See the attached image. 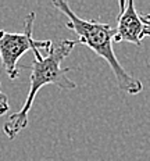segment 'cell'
<instances>
[{
  "label": "cell",
  "instance_id": "obj_1",
  "mask_svg": "<svg viewBox=\"0 0 150 161\" xmlns=\"http://www.w3.org/2000/svg\"><path fill=\"white\" fill-rule=\"evenodd\" d=\"M75 45H78V40L61 39L57 43H53L47 54L33 56V61L29 67L31 68V75H29L31 86H29L28 96L25 99L24 106L17 113H13L11 115H8V118L3 124V132L8 139H14L26 128L28 115L32 108L33 100L43 86L54 85L58 89H76L78 85L68 78V72H71L72 68L63 67V61L72 52Z\"/></svg>",
  "mask_w": 150,
  "mask_h": 161
},
{
  "label": "cell",
  "instance_id": "obj_2",
  "mask_svg": "<svg viewBox=\"0 0 150 161\" xmlns=\"http://www.w3.org/2000/svg\"><path fill=\"white\" fill-rule=\"evenodd\" d=\"M53 6L68 18L65 26L78 35V43L85 45L107 63L114 74L119 89L128 95H138L142 92L143 83L129 72H126L115 56L114 47H113L115 28L106 22H100L97 19L81 18L75 14V11H72L69 4L64 0H53Z\"/></svg>",
  "mask_w": 150,
  "mask_h": 161
},
{
  "label": "cell",
  "instance_id": "obj_3",
  "mask_svg": "<svg viewBox=\"0 0 150 161\" xmlns=\"http://www.w3.org/2000/svg\"><path fill=\"white\" fill-rule=\"evenodd\" d=\"M36 14L33 11L28 13L25 17L24 32H7L4 29H0V61L4 68L6 74L10 79H17L19 75L18 61L26 52L33 53V56L47 54L53 46L50 40H35L32 38L33 22H35Z\"/></svg>",
  "mask_w": 150,
  "mask_h": 161
},
{
  "label": "cell",
  "instance_id": "obj_4",
  "mask_svg": "<svg viewBox=\"0 0 150 161\" xmlns=\"http://www.w3.org/2000/svg\"><path fill=\"white\" fill-rule=\"evenodd\" d=\"M119 14L117 17V28L114 35V43L128 42L136 46L142 45V40L150 36V25L146 24L143 17L138 14L133 2L119 0Z\"/></svg>",
  "mask_w": 150,
  "mask_h": 161
},
{
  "label": "cell",
  "instance_id": "obj_5",
  "mask_svg": "<svg viewBox=\"0 0 150 161\" xmlns=\"http://www.w3.org/2000/svg\"><path fill=\"white\" fill-rule=\"evenodd\" d=\"M8 110H10L8 97L2 90V82H0V115H4V114H7Z\"/></svg>",
  "mask_w": 150,
  "mask_h": 161
},
{
  "label": "cell",
  "instance_id": "obj_6",
  "mask_svg": "<svg viewBox=\"0 0 150 161\" xmlns=\"http://www.w3.org/2000/svg\"><path fill=\"white\" fill-rule=\"evenodd\" d=\"M143 19H145V21H146V24H149V25H150V19H146L145 17H143Z\"/></svg>",
  "mask_w": 150,
  "mask_h": 161
},
{
  "label": "cell",
  "instance_id": "obj_7",
  "mask_svg": "<svg viewBox=\"0 0 150 161\" xmlns=\"http://www.w3.org/2000/svg\"><path fill=\"white\" fill-rule=\"evenodd\" d=\"M143 17H145L146 19H150V14H146V15H143Z\"/></svg>",
  "mask_w": 150,
  "mask_h": 161
}]
</instances>
